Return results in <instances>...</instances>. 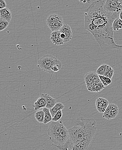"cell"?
<instances>
[{
  "label": "cell",
  "mask_w": 122,
  "mask_h": 150,
  "mask_svg": "<svg viewBox=\"0 0 122 150\" xmlns=\"http://www.w3.org/2000/svg\"><path fill=\"white\" fill-rule=\"evenodd\" d=\"M106 0H97L84 12L85 28L94 37L100 47L104 50L121 49L114 38L113 23L119 18L120 13H111L104 8Z\"/></svg>",
  "instance_id": "1"
},
{
  "label": "cell",
  "mask_w": 122,
  "mask_h": 150,
  "mask_svg": "<svg viewBox=\"0 0 122 150\" xmlns=\"http://www.w3.org/2000/svg\"><path fill=\"white\" fill-rule=\"evenodd\" d=\"M68 130L69 140L59 150H85L97 131L96 122L93 118L80 117L75 121L74 126Z\"/></svg>",
  "instance_id": "2"
},
{
  "label": "cell",
  "mask_w": 122,
  "mask_h": 150,
  "mask_svg": "<svg viewBox=\"0 0 122 150\" xmlns=\"http://www.w3.org/2000/svg\"><path fill=\"white\" fill-rule=\"evenodd\" d=\"M49 140L59 149L63 148L69 139V130L64 125L63 121H51L47 130Z\"/></svg>",
  "instance_id": "3"
},
{
  "label": "cell",
  "mask_w": 122,
  "mask_h": 150,
  "mask_svg": "<svg viewBox=\"0 0 122 150\" xmlns=\"http://www.w3.org/2000/svg\"><path fill=\"white\" fill-rule=\"evenodd\" d=\"M47 24L52 32L59 31L64 25L62 17L55 13L49 16L47 20Z\"/></svg>",
  "instance_id": "4"
},
{
  "label": "cell",
  "mask_w": 122,
  "mask_h": 150,
  "mask_svg": "<svg viewBox=\"0 0 122 150\" xmlns=\"http://www.w3.org/2000/svg\"><path fill=\"white\" fill-rule=\"evenodd\" d=\"M56 59V57L52 55L49 54L44 55L39 59L38 64L43 71L52 74L53 73L51 69V65L54 59Z\"/></svg>",
  "instance_id": "5"
},
{
  "label": "cell",
  "mask_w": 122,
  "mask_h": 150,
  "mask_svg": "<svg viewBox=\"0 0 122 150\" xmlns=\"http://www.w3.org/2000/svg\"><path fill=\"white\" fill-rule=\"evenodd\" d=\"M104 8L110 12L120 13L122 11V3L121 0H106Z\"/></svg>",
  "instance_id": "6"
},
{
  "label": "cell",
  "mask_w": 122,
  "mask_h": 150,
  "mask_svg": "<svg viewBox=\"0 0 122 150\" xmlns=\"http://www.w3.org/2000/svg\"><path fill=\"white\" fill-rule=\"evenodd\" d=\"M84 79L87 90L89 91L94 84L101 81L99 75L93 72L87 73L84 76Z\"/></svg>",
  "instance_id": "7"
},
{
  "label": "cell",
  "mask_w": 122,
  "mask_h": 150,
  "mask_svg": "<svg viewBox=\"0 0 122 150\" xmlns=\"http://www.w3.org/2000/svg\"><path fill=\"white\" fill-rule=\"evenodd\" d=\"M119 112V108L117 105L115 104L111 103L103 113V117L108 120H111L117 117Z\"/></svg>",
  "instance_id": "8"
},
{
  "label": "cell",
  "mask_w": 122,
  "mask_h": 150,
  "mask_svg": "<svg viewBox=\"0 0 122 150\" xmlns=\"http://www.w3.org/2000/svg\"><path fill=\"white\" fill-rule=\"evenodd\" d=\"M59 31L60 37L64 43H68L71 40L72 38V32L69 25L66 24H64Z\"/></svg>",
  "instance_id": "9"
},
{
  "label": "cell",
  "mask_w": 122,
  "mask_h": 150,
  "mask_svg": "<svg viewBox=\"0 0 122 150\" xmlns=\"http://www.w3.org/2000/svg\"><path fill=\"white\" fill-rule=\"evenodd\" d=\"M109 101L103 98H99L96 101V107L97 111L101 113H104L109 105Z\"/></svg>",
  "instance_id": "10"
},
{
  "label": "cell",
  "mask_w": 122,
  "mask_h": 150,
  "mask_svg": "<svg viewBox=\"0 0 122 150\" xmlns=\"http://www.w3.org/2000/svg\"><path fill=\"white\" fill-rule=\"evenodd\" d=\"M50 40L51 42L55 45L59 46L64 44L63 40L60 37V31H53L51 32Z\"/></svg>",
  "instance_id": "11"
},
{
  "label": "cell",
  "mask_w": 122,
  "mask_h": 150,
  "mask_svg": "<svg viewBox=\"0 0 122 150\" xmlns=\"http://www.w3.org/2000/svg\"><path fill=\"white\" fill-rule=\"evenodd\" d=\"M41 96L43 97L46 99L47 102V106L46 108L50 109L54 107L57 103L56 100L55 98H53L47 94H42Z\"/></svg>",
  "instance_id": "12"
},
{
  "label": "cell",
  "mask_w": 122,
  "mask_h": 150,
  "mask_svg": "<svg viewBox=\"0 0 122 150\" xmlns=\"http://www.w3.org/2000/svg\"><path fill=\"white\" fill-rule=\"evenodd\" d=\"M46 106H47V102L46 99L41 96L40 97L37 99L36 102L34 103V105H33L35 110H39L40 108H46Z\"/></svg>",
  "instance_id": "13"
},
{
  "label": "cell",
  "mask_w": 122,
  "mask_h": 150,
  "mask_svg": "<svg viewBox=\"0 0 122 150\" xmlns=\"http://www.w3.org/2000/svg\"><path fill=\"white\" fill-rule=\"evenodd\" d=\"M0 17L10 23L12 19L11 12L8 8L1 9Z\"/></svg>",
  "instance_id": "14"
},
{
  "label": "cell",
  "mask_w": 122,
  "mask_h": 150,
  "mask_svg": "<svg viewBox=\"0 0 122 150\" xmlns=\"http://www.w3.org/2000/svg\"><path fill=\"white\" fill-rule=\"evenodd\" d=\"M62 64L60 60L56 58L52 62L51 67V69L53 74L59 72L62 67Z\"/></svg>",
  "instance_id": "15"
},
{
  "label": "cell",
  "mask_w": 122,
  "mask_h": 150,
  "mask_svg": "<svg viewBox=\"0 0 122 150\" xmlns=\"http://www.w3.org/2000/svg\"><path fill=\"white\" fill-rule=\"evenodd\" d=\"M105 88V86L103 84L102 81H100L94 84L89 91L91 93H98Z\"/></svg>",
  "instance_id": "16"
},
{
  "label": "cell",
  "mask_w": 122,
  "mask_h": 150,
  "mask_svg": "<svg viewBox=\"0 0 122 150\" xmlns=\"http://www.w3.org/2000/svg\"><path fill=\"white\" fill-rule=\"evenodd\" d=\"M42 110L45 113V118L43 124L45 125L47 124L52 121V115L50 112V109L49 108H42Z\"/></svg>",
  "instance_id": "17"
},
{
  "label": "cell",
  "mask_w": 122,
  "mask_h": 150,
  "mask_svg": "<svg viewBox=\"0 0 122 150\" xmlns=\"http://www.w3.org/2000/svg\"><path fill=\"white\" fill-rule=\"evenodd\" d=\"M64 108H65V106L62 103H57L54 107L50 109V112H51V115H52V118L54 117V115L56 114V113L58 111H59V110H62Z\"/></svg>",
  "instance_id": "18"
},
{
  "label": "cell",
  "mask_w": 122,
  "mask_h": 150,
  "mask_svg": "<svg viewBox=\"0 0 122 150\" xmlns=\"http://www.w3.org/2000/svg\"><path fill=\"white\" fill-rule=\"evenodd\" d=\"M35 118L37 121L40 123H43L45 118V113L42 110H38L35 114Z\"/></svg>",
  "instance_id": "19"
},
{
  "label": "cell",
  "mask_w": 122,
  "mask_h": 150,
  "mask_svg": "<svg viewBox=\"0 0 122 150\" xmlns=\"http://www.w3.org/2000/svg\"><path fill=\"white\" fill-rule=\"evenodd\" d=\"M112 27L114 31H118L122 29V21L119 17L114 21Z\"/></svg>",
  "instance_id": "20"
},
{
  "label": "cell",
  "mask_w": 122,
  "mask_h": 150,
  "mask_svg": "<svg viewBox=\"0 0 122 150\" xmlns=\"http://www.w3.org/2000/svg\"><path fill=\"white\" fill-rule=\"evenodd\" d=\"M99 77H100L101 81H102L103 84L105 86H107L110 85V84L111 83L112 81L111 79H110V78L107 77L105 76H100L99 75Z\"/></svg>",
  "instance_id": "21"
},
{
  "label": "cell",
  "mask_w": 122,
  "mask_h": 150,
  "mask_svg": "<svg viewBox=\"0 0 122 150\" xmlns=\"http://www.w3.org/2000/svg\"><path fill=\"white\" fill-rule=\"evenodd\" d=\"M107 64H102L97 69L96 73L100 76H104L107 68Z\"/></svg>",
  "instance_id": "22"
},
{
  "label": "cell",
  "mask_w": 122,
  "mask_h": 150,
  "mask_svg": "<svg viewBox=\"0 0 122 150\" xmlns=\"http://www.w3.org/2000/svg\"><path fill=\"white\" fill-rule=\"evenodd\" d=\"M114 69L111 66L107 65L104 76L110 78L111 79L114 76Z\"/></svg>",
  "instance_id": "23"
},
{
  "label": "cell",
  "mask_w": 122,
  "mask_h": 150,
  "mask_svg": "<svg viewBox=\"0 0 122 150\" xmlns=\"http://www.w3.org/2000/svg\"><path fill=\"white\" fill-rule=\"evenodd\" d=\"M9 24V22L4 19L0 18V31H3L7 28Z\"/></svg>",
  "instance_id": "24"
},
{
  "label": "cell",
  "mask_w": 122,
  "mask_h": 150,
  "mask_svg": "<svg viewBox=\"0 0 122 150\" xmlns=\"http://www.w3.org/2000/svg\"><path fill=\"white\" fill-rule=\"evenodd\" d=\"M62 117V110H59L56 113V114L54 115V117L52 118V121L53 122H58L59 121L60 119Z\"/></svg>",
  "instance_id": "25"
},
{
  "label": "cell",
  "mask_w": 122,
  "mask_h": 150,
  "mask_svg": "<svg viewBox=\"0 0 122 150\" xmlns=\"http://www.w3.org/2000/svg\"><path fill=\"white\" fill-rule=\"evenodd\" d=\"M7 4L4 0H0V8L1 9L7 8Z\"/></svg>",
  "instance_id": "26"
},
{
  "label": "cell",
  "mask_w": 122,
  "mask_h": 150,
  "mask_svg": "<svg viewBox=\"0 0 122 150\" xmlns=\"http://www.w3.org/2000/svg\"><path fill=\"white\" fill-rule=\"evenodd\" d=\"M79 1L83 3H91V0H78Z\"/></svg>",
  "instance_id": "27"
},
{
  "label": "cell",
  "mask_w": 122,
  "mask_h": 150,
  "mask_svg": "<svg viewBox=\"0 0 122 150\" xmlns=\"http://www.w3.org/2000/svg\"><path fill=\"white\" fill-rule=\"evenodd\" d=\"M119 18L122 21V11H121V12H120Z\"/></svg>",
  "instance_id": "28"
},
{
  "label": "cell",
  "mask_w": 122,
  "mask_h": 150,
  "mask_svg": "<svg viewBox=\"0 0 122 150\" xmlns=\"http://www.w3.org/2000/svg\"><path fill=\"white\" fill-rule=\"evenodd\" d=\"M121 2L122 4V0H121Z\"/></svg>",
  "instance_id": "29"
}]
</instances>
